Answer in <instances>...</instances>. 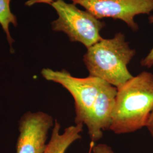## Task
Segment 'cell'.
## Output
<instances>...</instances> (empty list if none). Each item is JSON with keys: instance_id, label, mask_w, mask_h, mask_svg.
I'll return each instance as SVG.
<instances>
[{"instance_id": "1", "label": "cell", "mask_w": 153, "mask_h": 153, "mask_svg": "<svg viewBox=\"0 0 153 153\" xmlns=\"http://www.w3.org/2000/svg\"><path fill=\"white\" fill-rule=\"evenodd\" d=\"M153 111V74L143 71L117 88L112 124L115 134L130 133L146 127Z\"/></svg>"}, {"instance_id": "2", "label": "cell", "mask_w": 153, "mask_h": 153, "mask_svg": "<svg viewBox=\"0 0 153 153\" xmlns=\"http://www.w3.org/2000/svg\"><path fill=\"white\" fill-rule=\"evenodd\" d=\"M136 54L122 33L114 38L102 39L87 48L83 61L89 76L97 77L115 86L120 88L133 76L128 65Z\"/></svg>"}, {"instance_id": "3", "label": "cell", "mask_w": 153, "mask_h": 153, "mask_svg": "<svg viewBox=\"0 0 153 153\" xmlns=\"http://www.w3.org/2000/svg\"><path fill=\"white\" fill-rule=\"evenodd\" d=\"M51 5L58 15V18L52 23L53 31L65 33L70 41L81 43L86 48L103 39L100 32L105 26V23L89 12L63 0H56Z\"/></svg>"}, {"instance_id": "4", "label": "cell", "mask_w": 153, "mask_h": 153, "mask_svg": "<svg viewBox=\"0 0 153 153\" xmlns=\"http://www.w3.org/2000/svg\"><path fill=\"white\" fill-rule=\"evenodd\" d=\"M41 74L46 80L61 85L74 100L76 124L85 125L105 81L94 76L77 78L65 69L44 68Z\"/></svg>"}, {"instance_id": "5", "label": "cell", "mask_w": 153, "mask_h": 153, "mask_svg": "<svg viewBox=\"0 0 153 153\" xmlns=\"http://www.w3.org/2000/svg\"><path fill=\"white\" fill-rule=\"evenodd\" d=\"M96 18H109L125 22L134 31L138 29L134 16L153 11V0H71Z\"/></svg>"}, {"instance_id": "6", "label": "cell", "mask_w": 153, "mask_h": 153, "mask_svg": "<svg viewBox=\"0 0 153 153\" xmlns=\"http://www.w3.org/2000/svg\"><path fill=\"white\" fill-rule=\"evenodd\" d=\"M53 119L43 112H28L19 121L16 153H43Z\"/></svg>"}, {"instance_id": "7", "label": "cell", "mask_w": 153, "mask_h": 153, "mask_svg": "<svg viewBox=\"0 0 153 153\" xmlns=\"http://www.w3.org/2000/svg\"><path fill=\"white\" fill-rule=\"evenodd\" d=\"M117 91V88L105 82L85 124L91 142L100 140L103 136V131L109 130Z\"/></svg>"}, {"instance_id": "8", "label": "cell", "mask_w": 153, "mask_h": 153, "mask_svg": "<svg viewBox=\"0 0 153 153\" xmlns=\"http://www.w3.org/2000/svg\"><path fill=\"white\" fill-rule=\"evenodd\" d=\"M83 124H79L68 126L60 134L61 125L57 120L53 126L49 142L43 153H65L66 150L73 142L81 138Z\"/></svg>"}, {"instance_id": "9", "label": "cell", "mask_w": 153, "mask_h": 153, "mask_svg": "<svg viewBox=\"0 0 153 153\" xmlns=\"http://www.w3.org/2000/svg\"><path fill=\"white\" fill-rule=\"evenodd\" d=\"M11 0H0V24L5 31L10 47L14 42L9 31V25L13 24L17 26V19L15 15L11 13L10 7Z\"/></svg>"}, {"instance_id": "10", "label": "cell", "mask_w": 153, "mask_h": 153, "mask_svg": "<svg viewBox=\"0 0 153 153\" xmlns=\"http://www.w3.org/2000/svg\"><path fill=\"white\" fill-rule=\"evenodd\" d=\"M91 147L93 153H116L111 146L105 143L94 145V142H91Z\"/></svg>"}, {"instance_id": "11", "label": "cell", "mask_w": 153, "mask_h": 153, "mask_svg": "<svg viewBox=\"0 0 153 153\" xmlns=\"http://www.w3.org/2000/svg\"><path fill=\"white\" fill-rule=\"evenodd\" d=\"M149 20L150 23H153V14L149 17ZM141 65L142 66L150 68L153 66V47L150 50L148 55L143 59L141 61Z\"/></svg>"}, {"instance_id": "12", "label": "cell", "mask_w": 153, "mask_h": 153, "mask_svg": "<svg viewBox=\"0 0 153 153\" xmlns=\"http://www.w3.org/2000/svg\"><path fill=\"white\" fill-rule=\"evenodd\" d=\"M56 1V0H28L25 3V5L27 6H31L35 4L39 3H44L51 5Z\"/></svg>"}, {"instance_id": "13", "label": "cell", "mask_w": 153, "mask_h": 153, "mask_svg": "<svg viewBox=\"0 0 153 153\" xmlns=\"http://www.w3.org/2000/svg\"><path fill=\"white\" fill-rule=\"evenodd\" d=\"M146 127L148 128V131L153 138V111L149 118Z\"/></svg>"}]
</instances>
